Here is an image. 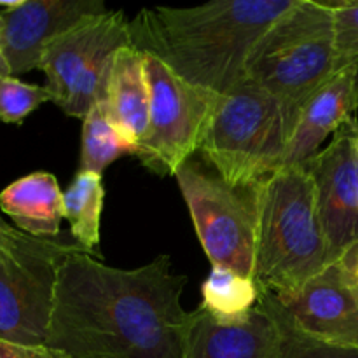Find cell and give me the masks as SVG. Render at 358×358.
Listing matches in <instances>:
<instances>
[{
  "instance_id": "cell-11",
  "label": "cell",
  "mask_w": 358,
  "mask_h": 358,
  "mask_svg": "<svg viewBox=\"0 0 358 358\" xmlns=\"http://www.w3.org/2000/svg\"><path fill=\"white\" fill-rule=\"evenodd\" d=\"M107 13L101 0H21L16 9L0 13L3 20L0 51L10 76L38 70L42 52L52 38Z\"/></svg>"
},
{
  "instance_id": "cell-25",
  "label": "cell",
  "mask_w": 358,
  "mask_h": 358,
  "mask_svg": "<svg viewBox=\"0 0 358 358\" xmlns=\"http://www.w3.org/2000/svg\"><path fill=\"white\" fill-rule=\"evenodd\" d=\"M341 261L343 264H345L346 271H348L350 282H352L353 287L358 290V243L348 252V254L343 255Z\"/></svg>"
},
{
  "instance_id": "cell-24",
  "label": "cell",
  "mask_w": 358,
  "mask_h": 358,
  "mask_svg": "<svg viewBox=\"0 0 358 358\" xmlns=\"http://www.w3.org/2000/svg\"><path fill=\"white\" fill-rule=\"evenodd\" d=\"M27 236L28 234L21 233L16 227L9 226L2 219V215H0V261H6V259L16 255L21 245L27 240Z\"/></svg>"
},
{
  "instance_id": "cell-14",
  "label": "cell",
  "mask_w": 358,
  "mask_h": 358,
  "mask_svg": "<svg viewBox=\"0 0 358 358\" xmlns=\"http://www.w3.org/2000/svg\"><path fill=\"white\" fill-rule=\"evenodd\" d=\"M276 339L275 322L261 304L236 324L215 320L199 306L189 315L182 358H273Z\"/></svg>"
},
{
  "instance_id": "cell-12",
  "label": "cell",
  "mask_w": 358,
  "mask_h": 358,
  "mask_svg": "<svg viewBox=\"0 0 358 358\" xmlns=\"http://www.w3.org/2000/svg\"><path fill=\"white\" fill-rule=\"evenodd\" d=\"M275 297L303 332L332 345L358 348V290L341 259L297 290Z\"/></svg>"
},
{
  "instance_id": "cell-21",
  "label": "cell",
  "mask_w": 358,
  "mask_h": 358,
  "mask_svg": "<svg viewBox=\"0 0 358 358\" xmlns=\"http://www.w3.org/2000/svg\"><path fill=\"white\" fill-rule=\"evenodd\" d=\"M51 101L45 86H35L17 77H0V122L21 124L42 103Z\"/></svg>"
},
{
  "instance_id": "cell-1",
  "label": "cell",
  "mask_w": 358,
  "mask_h": 358,
  "mask_svg": "<svg viewBox=\"0 0 358 358\" xmlns=\"http://www.w3.org/2000/svg\"><path fill=\"white\" fill-rule=\"evenodd\" d=\"M185 283L166 254L117 269L73 252L58 269L45 346L69 358H182Z\"/></svg>"
},
{
  "instance_id": "cell-7",
  "label": "cell",
  "mask_w": 358,
  "mask_h": 358,
  "mask_svg": "<svg viewBox=\"0 0 358 358\" xmlns=\"http://www.w3.org/2000/svg\"><path fill=\"white\" fill-rule=\"evenodd\" d=\"M126 45H131V35L122 10H108L52 38L38 66L52 103L84 119L94 103L107 101L115 55Z\"/></svg>"
},
{
  "instance_id": "cell-28",
  "label": "cell",
  "mask_w": 358,
  "mask_h": 358,
  "mask_svg": "<svg viewBox=\"0 0 358 358\" xmlns=\"http://www.w3.org/2000/svg\"><path fill=\"white\" fill-rule=\"evenodd\" d=\"M353 147H355V154H357V159H358V133L355 135V140H353Z\"/></svg>"
},
{
  "instance_id": "cell-22",
  "label": "cell",
  "mask_w": 358,
  "mask_h": 358,
  "mask_svg": "<svg viewBox=\"0 0 358 358\" xmlns=\"http://www.w3.org/2000/svg\"><path fill=\"white\" fill-rule=\"evenodd\" d=\"M334 23V48L338 70L358 63V2L353 0H331Z\"/></svg>"
},
{
  "instance_id": "cell-4",
  "label": "cell",
  "mask_w": 358,
  "mask_h": 358,
  "mask_svg": "<svg viewBox=\"0 0 358 358\" xmlns=\"http://www.w3.org/2000/svg\"><path fill=\"white\" fill-rule=\"evenodd\" d=\"M338 72L332 10L320 0H296L259 37L245 65V79L280 101L292 131L304 103Z\"/></svg>"
},
{
  "instance_id": "cell-8",
  "label": "cell",
  "mask_w": 358,
  "mask_h": 358,
  "mask_svg": "<svg viewBox=\"0 0 358 358\" xmlns=\"http://www.w3.org/2000/svg\"><path fill=\"white\" fill-rule=\"evenodd\" d=\"M145 76L149 124L135 156L152 173L175 177L201 149L220 94L187 83L152 55H145Z\"/></svg>"
},
{
  "instance_id": "cell-2",
  "label": "cell",
  "mask_w": 358,
  "mask_h": 358,
  "mask_svg": "<svg viewBox=\"0 0 358 358\" xmlns=\"http://www.w3.org/2000/svg\"><path fill=\"white\" fill-rule=\"evenodd\" d=\"M296 0H213L194 7H147L129 20L131 44L178 77L217 94L245 80L262 34Z\"/></svg>"
},
{
  "instance_id": "cell-15",
  "label": "cell",
  "mask_w": 358,
  "mask_h": 358,
  "mask_svg": "<svg viewBox=\"0 0 358 358\" xmlns=\"http://www.w3.org/2000/svg\"><path fill=\"white\" fill-rule=\"evenodd\" d=\"M149 101L145 55L133 44L126 45L115 55L105 103L110 119L135 152L149 124Z\"/></svg>"
},
{
  "instance_id": "cell-26",
  "label": "cell",
  "mask_w": 358,
  "mask_h": 358,
  "mask_svg": "<svg viewBox=\"0 0 358 358\" xmlns=\"http://www.w3.org/2000/svg\"><path fill=\"white\" fill-rule=\"evenodd\" d=\"M6 76H10V69L9 65H7L6 58H3L2 51H0V77H6Z\"/></svg>"
},
{
  "instance_id": "cell-13",
  "label": "cell",
  "mask_w": 358,
  "mask_h": 358,
  "mask_svg": "<svg viewBox=\"0 0 358 358\" xmlns=\"http://www.w3.org/2000/svg\"><path fill=\"white\" fill-rule=\"evenodd\" d=\"M357 112L358 63H353L334 73L304 103L280 168L303 164L317 156L329 136L357 121Z\"/></svg>"
},
{
  "instance_id": "cell-27",
  "label": "cell",
  "mask_w": 358,
  "mask_h": 358,
  "mask_svg": "<svg viewBox=\"0 0 358 358\" xmlns=\"http://www.w3.org/2000/svg\"><path fill=\"white\" fill-rule=\"evenodd\" d=\"M2 35H3V20L0 16V44H2Z\"/></svg>"
},
{
  "instance_id": "cell-17",
  "label": "cell",
  "mask_w": 358,
  "mask_h": 358,
  "mask_svg": "<svg viewBox=\"0 0 358 358\" xmlns=\"http://www.w3.org/2000/svg\"><path fill=\"white\" fill-rule=\"evenodd\" d=\"M105 189L101 175L77 171L70 187L63 192L65 219L70 224V236L87 254L100 248V220Z\"/></svg>"
},
{
  "instance_id": "cell-19",
  "label": "cell",
  "mask_w": 358,
  "mask_h": 358,
  "mask_svg": "<svg viewBox=\"0 0 358 358\" xmlns=\"http://www.w3.org/2000/svg\"><path fill=\"white\" fill-rule=\"evenodd\" d=\"M126 154H135V150L110 119L107 103H94L83 119L79 170L101 175L108 164Z\"/></svg>"
},
{
  "instance_id": "cell-6",
  "label": "cell",
  "mask_w": 358,
  "mask_h": 358,
  "mask_svg": "<svg viewBox=\"0 0 358 358\" xmlns=\"http://www.w3.org/2000/svg\"><path fill=\"white\" fill-rule=\"evenodd\" d=\"M175 177L212 266L254 278L262 182L229 184L199 154L182 164Z\"/></svg>"
},
{
  "instance_id": "cell-20",
  "label": "cell",
  "mask_w": 358,
  "mask_h": 358,
  "mask_svg": "<svg viewBox=\"0 0 358 358\" xmlns=\"http://www.w3.org/2000/svg\"><path fill=\"white\" fill-rule=\"evenodd\" d=\"M259 304L273 318L278 334L273 358H358V348L332 345L301 331L273 294L261 292Z\"/></svg>"
},
{
  "instance_id": "cell-10",
  "label": "cell",
  "mask_w": 358,
  "mask_h": 358,
  "mask_svg": "<svg viewBox=\"0 0 358 358\" xmlns=\"http://www.w3.org/2000/svg\"><path fill=\"white\" fill-rule=\"evenodd\" d=\"M358 121L339 129L325 149L308 159L329 259L339 261L358 243Z\"/></svg>"
},
{
  "instance_id": "cell-5",
  "label": "cell",
  "mask_w": 358,
  "mask_h": 358,
  "mask_svg": "<svg viewBox=\"0 0 358 358\" xmlns=\"http://www.w3.org/2000/svg\"><path fill=\"white\" fill-rule=\"evenodd\" d=\"M292 124L278 100L241 80L222 94L199 156L233 185H257L282 166Z\"/></svg>"
},
{
  "instance_id": "cell-18",
  "label": "cell",
  "mask_w": 358,
  "mask_h": 358,
  "mask_svg": "<svg viewBox=\"0 0 358 358\" xmlns=\"http://www.w3.org/2000/svg\"><path fill=\"white\" fill-rule=\"evenodd\" d=\"M259 297L261 289L255 280L229 268L212 266L201 285V308L224 324L245 320L257 308Z\"/></svg>"
},
{
  "instance_id": "cell-23",
  "label": "cell",
  "mask_w": 358,
  "mask_h": 358,
  "mask_svg": "<svg viewBox=\"0 0 358 358\" xmlns=\"http://www.w3.org/2000/svg\"><path fill=\"white\" fill-rule=\"evenodd\" d=\"M0 358H69L49 346H21L0 341Z\"/></svg>"
},
{
  "instance_id": "cell-16",
  "label": "cell",
  "mask_w": 358,
  "mask_h": 358,
  "mask_svg": "<svg viewBox=\"0 0 358 358\" xmlns=\"http://www.w3.org/2000/svg\"><path fill=\"white\" fill-rule=\"evenodd\" d=\"M0 210L17 229L35 238H58L65 203L58 180L48 171L21 177L0 192Z\"/></svg>"
},
{
  "instance_id": "cell-3",
  "label": "cell",
  "mask_w": 358,
  "mask_h": 358,
  "mask_svg": "<svg viewBox=\"0 0 358 358\" xmlns=\"http://www.w3.org/2000/svg\"><path fill=\"white\" fill-rule=\"evenodd\" d=\"M331 266L306 164L278 168L261 187L254 280L261 292H292Z\"/></svg>"
},
{
  "instance_id": "cell-9",
  "label": "cell",
  "mask_w": 358,
  "mask_h": 358,
  "mask_svg": "<svg viewBox=\"0 0 358 358\" xmlns=\"http://www.w3.org/2000/svg\"><path fill=\"white\" fill-rule=\"evenodd\" d=\"M79 250L69 238L28 234L16 255L0 261V341L45 346L58 269Z\"/></svg>"
}]
</instances>
